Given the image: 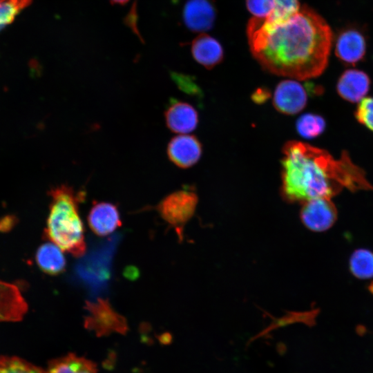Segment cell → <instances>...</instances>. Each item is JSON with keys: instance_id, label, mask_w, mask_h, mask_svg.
Instances as JSON below:
<instances>
[{"instance_id": "6da1fadb", "label": "cell", "mask_w": 373, "mask_h": 373, "mask_svg": "<svg viewBox=\"0 0 373 373\" xmlns=\"http://www.w3.org/2000/svg\"><path fill=\"white\" fill-rule=\"evenodd\" d=\"M247 32L253 56L272 74L305 80L319 76L327 66L332 30L307 6L281 21L254 17Z\"/></svg>"}, {"instance_id": "7a4b0ae2", "label": "cell", "mask_w": 373, "mask_h": 373, "mask_svg": "<svg viewBox=\"0 0 373 373\" xmlns=\"http://www.w3.org/2000/svg\"><path fill=\"white\" fill-rule=\"evenodd\" d=\"M282 152L281 193L289 202L331 199L344 188L352 192L373 189L345 151L336 159L324 149L291 140Z\"/></svg>"}, {"instance_id": "3957f363", "label": "cell", "mask_w": 373, "mask_h": 373, "mask_svg": "<svg viewBox=\"0 0 373 373\" xmlns=\"http://www.w3.org/2000/svg\"><path fill=\"white\" fill-rule=\"evenodd\" d=\"M51 198L46 234L63 251L82 257L86 253L84 228L79 213V204L84 193L61 184L48 193Z\"/></svg>"}, {"instance_id": "277c9868", "label": "cell", "mask_w": 373, "mask_h": 373, "mask_svg": "<svg viewBox=\"0 0 373 373\" xmlns=\"http://www.w3.org/2000/svg\"><path fill=\"white\" fill-rule=\"evenodd\" d=\"M85 309L88 315L84 319V326L98 336L112 332L124 334L128 331L126 318L112 307L108 299L98 298L94 301L86 300Z\"/></svg>"}, {"instance_id": "5b68a950", "label": "cell", "mask_w": 373, "mask_h": 373, "mask_svg": "<svg viewBox=\"0 0 373 373\" xmlns=\"http://www.w3.org/2000/svg\"><path fill=\"white\" fill-rule=\"evenodd\" d=\"M198 200L192 189L184 188L163 198L157 204V211L164 221L180 231L193 215Z\"/></svg>"}, {"instance_id": "8992f818", "label": "cell", "mask_w": 373, "mask_h": 373, "mask_svg": "<svg viewBox=\"0 0 373 373\" xmlns=\"http://www.w3.org/2000/svg\"><path fill=\"white\" fill-rule=\"evenodd\" d=\"M113 240L107 242L97 249L90 251L79 263L77 273L84 283L95 290L101 289L107 284L111 276V262L115 249Z\"/></svg>"}, {"instance_id": "52a82bcc", "label": "cell", "mask_w": 373, "mask_h": 373, "mask_svg": "<svg viewBox=\"0 0 373 373\" xmlns=\"http://www.w3.org/2000/svg\"><path fill=\"white\" fill-rule=\"evenodd\" d=\"M300 219L309 230L322 232L329 229L337 219V210L331 199L315 198L303 202Z\"/></svg>"}, {"instance_id": "ba28073f", "label": "cell", "mask_w": 373, "mask_h": 373, "mask_svg": "<svg viewBox=\"0 0 373 373\" xmlns=\"http://www.w3.org/2000/svg\"><path fill=\"white\" fill-rule=\"evenodd\" d=\"M307 96V90L301 84L296 80L285 79L276 86L273 104L283 114L295 115L305 107Z\"/></svg>"}, {"instance_id": "9c48e42d", "label": "cell", "mask_w": 373, "mask_h": 373, "mask_svg": "<svg viewBox=\"0 0 373 373\" xmlns=\"http://www.w3.org/2000/svg\"><path fill=\"white\" fill-rule=\"evenodd\" d=\"M202 153L199 140L194 135L181 134L173 137L167 146L169 160L177 166L187 169L195 165Z\"/></svg>"}, {"instance_id": "30bf717a", "label": "cell", "mask_w": 373, "mask_h": 373, "mask_svg": "<svg viewBox=\"0 0 373 373\" xmlns=\"http://www.w3.org/2000/svg\"><path fill=\"white\" fill-rule=\"evenodd\" d=\"M87 220L93 232L99 236L109 235L122 224L117 207L107 202H94Z\"/></svg>"}, {"instance_id": "8fae6325", "label": "cell", "mask_w": 373, "mask_h": 373, "mask_svg": "<svg viewBox=\"0 0 373 373\" xmlns=\"http://www.w3.org/2000/svg\"><path fill=\"white\" fill-rule=\"evenodd\" d=\"M164 116L167 127L177 133H190L198 124L197 111L189 104L182 101L171 100Z\"/></svg>"}, {"instance_id": "7c38bea8", "label": "cell", "mask_w": 373, "mask_h": 373, "mask_svg": "<svg viewBox=\"0 0 373 373\" xmlns=\"http://www.w3.org/2000/svg\"><path fill=\"white\" fill-rule=\"evenodd\" d=\"M216 19V9L210 0H188L183 10L186 26L193 32L209 30Z\"/></svg>"}, {"instance_id": "4fadbf2b", "label": "cell", "mask_w": 373, "mask_h": 373, "mask_svg": "<svg viewBox=\"0 0 373 373\" xmlns=\"http://www.w3.org/2000/svg\"><path fill=\"white\" fill-rule=\"evenodd\" d=\"M27 310V303L18 287L0 280V322L20 321Z\"/></svg>"}, {"instance_id": "5bb4252c", "label": "cell", "mask_w": 373, "mask_h": 373, "mask_svg": "<svg viewBox=\"0 0 373 373\" xmlns=\"http://www.w3.org/2000/svg\"><path fill=\"white\" fill-rule=\"evenodd\" d=\"M370 85L368 75L363 71L349 69L338 79L336 90L345 100L356 103L361 102L367 93Z\"/></svg>"}, {"instance_id": "9a60e30c", "label": "cell", "mask_w": 373, "mask_h": 373, "mask_svg": "<svg viewBox=\"0 0 373 373\" xmlns=\"http://www.w3.org/2000/svg\"><path fill=\"white\" fill-rule=\"evenodd\" d=\"M335 52L341 61L354 64L364 57L365 39L358 31L353 29L347 30L338 36L336 42Z\"/></svg>"}, {"instance_id": "2e32d148", "label": "cell", "mask_w": 373, "mask_h": 373, "mask_svg": "<svg viewBox=\"0 0 373 373\" xmlns=\"http://www.w3.org/2000/svg\"><path fill=\"white\" fill-rule=\"evenodd\" d=\"M191 52L195 60L210 69L223 59V49L220 44L207 34H200L192 42Z\"/></svg>"}, {"instance_id": "e0dca14e", "label": "cell", "mask_w": 373, "mask_h": 373, "mask_svg": "<svg viewBox=\"0 0 373 373\" xmlns=\"http://www.w3.org/2000/svg\"><path fill=\"white\" fill-rule=\"evenodd\" d=\"M63 251L53 242L41 245L36 252V262L44 272L49 275L62 273L66 266Z\"/></svg>"}, {"instance_id": "ac0fdd59", "label": "cell", "mask_w": 373, "mask_h": 373, "mask_svg": "<svg viewBox=\"0 0 373 373\" xmlns=\"http://www.w3.org/2000/svg\"><path fill=\"white\" fill-rule=\"evenodd\" d=\"M46 373H97V369L93 361L68 354L51 361Z\"/></svg>"}, {"instance_id": "d6986e66", "label": "cell", "mask_w": 373, "mask_h": 373, "mask_svg": "<svg viewBox=\"0 0 373 373\" xmlns=\"http://www.w3.org/2000/svg\"><path fill=\"white\" fill-rule=\"evenodd\" d=\"M350 269L356 278L367 279L373 277V253L365 249L356 250L350 260Z\"/></svg>"}, {"instance_id": "ffe728a7", "label": "cell", "mask_w": 373, "mask_h": 373, "mask_svg": "<svg viewBox=\"0 0 373 373\" xmlns=\"http://www.w3.org/2000/svg\"><path fill=\"white\" fill-rule=\"evenodd\" d=\"M324 118L317 114L306 113L296 121V128L298 133L304 138L312 139L319 136L325 128Z\"/></svg>"}, {"instance_id": "44dd1931", "label": "cell", "mask_w": 373, "mask_h": 373, "mask_svg": "<svg viewBox=\"0 0 373 373\" xmlns=\"http://www.w3.org/2000/svg\"><path fill=\"white\" fill-rule=\"evenodd\" d=\"M0 373H46L40 367L17 356L0 357Z\"/></svg>"}, {"instance_id": "7402d4cb", "label": "cell", "mask_w": 373, "mask_h": 373, "mask_svg": "<svg viewBox=\"0 0 373 373\" xmlns=\"http://www.w3.org/2000/svg\"><path fill=\"white\" fill-rule=\"evenodd\" d=\"M32 0H2L0 1V30L11 23L15 17L29 6Z\"/></svg>"}, {"instance_id": "603a6c76", "label": "cell", "mask_w": 373, "mask_h": 373, "mask_svg": "<svg viewBox=\"0 0 373 373\" xmlns=\"http://www.w3.org/2000/svg\"><path fill=\"white\" fill-rule=\"evenodd\" d=\"M357 121L373 132V97H365L355 113Z\"/></svg>"}, {"instance_id": "cb8c5ba5", "label": "cell", "mask_w": 373, "mask_h": 373, "mask_svg": "<svg viewBox=\"0 0 373 373\" xmlns=\"http://www.w3.org/2000/svg\"><path fill=\"white\" fill-rule=\"evenodd\" d=\"M249 11L254 17L266 19L270 17L274 11L275 0H246Z\"/></svg>"}, {"instance_id": "d4e9b609", "label": "cell", "mask_w": 373, "mask_h": 373, "mask_svg": "<svg viewBox=\"0 0 373 373\" xmlns=\"http://www.w3.org/2000/svg\"><path fill=\"white\" fill-rule=\"evenodd\" d=\"M276 6L272 15L266 18L270 21H281L297 11L300 6L298 0H275Z\"/></svg>"}, {"instance_id": "484cf974", "label": "cell", "mask_w": 373, "mask_h": 373, "mask_svg": "<svg viewBox=\"0 0 373 373\" xmlns=\"http://www.w3.org/2000/svg\"><path fill=\"white\" fill-rule=\"evenodd\" d=\"M171 77L178 87L184 92L191 95L200 93V88L191 76L178 73H172Z\"/></svg>"}, {"instance_id": "4316f807", "label": "cell", "mask_w": 373, "mask_h": 373, "mask_svg": "<svg viewBox=\"0 0 373 373\" xmlns=\"http://www.w3.org/2000/svg\"><path fill=\"white\" fill-rule=\"evenodd\" d=\"M270 95L267 88H258L253 93L251 99L256 104H263L270 97Z\"/></svg>"}, {"instance_id": "83f0119b", "label": "cell", "mask_w": 373, "mask_h": 373, "mask_svg": "<svg viewBox=\"0 0 373 373\" xmlns=\"http://www.w3.org/2000/svg\"><path fill=\"white\" fill-rule=\"evenodd\" d=\"M113 3L124 4L128 1V0H111Z\"/></svg>"}, {"instance_id": "f1b7e54d", "label": "cell", "mask_w": 373, "mask_h": 373, "mask_svg": "<svg viewBox=\"0 0 373 373\" xmlns=\"http://www.w3.org/2000/svg\"><path fill=\"white\" fill-rule=\"evenodd\" d=\"M370 289L373 293V283L370 286Z\"/></svg>"}, {"instance_id": "f546056e", "label": "cell", "mask_w": 373, "mask_h": 373, "mask_svg": "<svg viewBox=\"0 0 373 373\" xmlns=\"http://www.w3.org/2000/svg\"><path fill=\"white\" fill-rule=\"evenodd\" d=\"M2 1V0H0V1Z\"/></svg>"}]
</instances>
